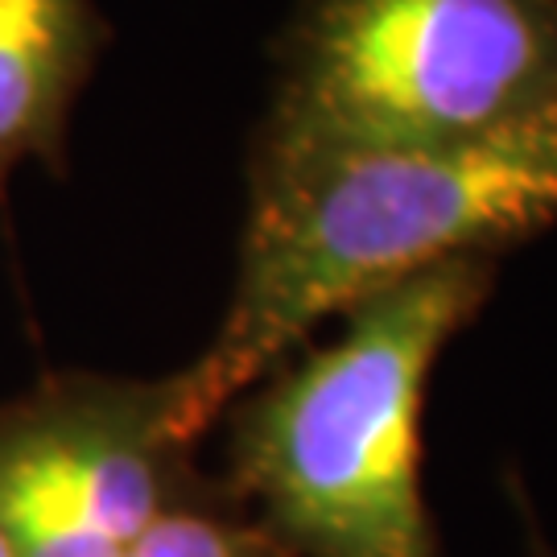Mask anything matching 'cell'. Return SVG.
Listing matches in <instances>:
<instances>
[{"label":"cell","mask_w":557,"mask_h":557,"mask_svg":"<svg viewBox=\"0 0 557 557\" xmlns=\"http://www.w3.org/2000/svg\"><path fill=\"white\" fill-rule=\"evenodd\" d=\"M0 557H9V549H4V541H0Z\"/></svg>","instance_id":"7"},{"label":"cell","mask_w":557,"mask_h":557,"mask_svg":"<svg viewBox=\"0 0 557 557\" xmlns=\"http://www.w3.org/2000/svg\"><path fill=\"white\" fill-rule=\"evenodd\" d=\"M124 557H289L252 517L232 512V499L199 492L170 508Z\"/></svg>","instance_id":"6"},{"label":"cell","mask_w":557,"mask_h":557,"mask_svg":"<svg viewBox=\"0 0 557 557\" xmlns=\"http://www.w3.org/2000/svg\"><path fill=\"white\" fill-rule=\"evenodd\" d=\"M496 285V257L405 277L338 314L239 393L227 499L289 557H434L421 496V405L446 343Z\"/></svg>","instance_id":"2"},{"label":"cell","mask_w":557,"mask_h":557,"mask_svg":"<svg viewBox=\"0 0 557 557\" xmlns=\"http://www.w3.org/2000/svg\"><path fill=\"white\" fill-rule=\"evenodd\" d=\"M549 223L557 108L462 140H252L232 298L211 343L178 372L190 438H207L326 319L446 260L499 257Z\"/></svg>","instance_id":"1"},{"label":"cell","mask_w":557,"mask_h":557,"mask_svg":"<svg viewBox=\"0 0 557 557\" xmlns=\"http://www.w3.org/2000/svg\"><path fill=\"white\" fill-rule=\"evenodd\" d=\"M108 38L96 0H0V195L25 161L62 174L75 103Z\"/></svg>","instance_id":"5"},{"label":"cell","mask_w":557,"mask_h":557,"mask_svg":"<svg viewBox=\"0 0 557 557\" xmlns=\"http://www.w3.org/2000/svg\"><path fill=\"white\" fill-rule=\"evenodd\" d=\"M269 145L487 137L557 108V0H298Z\"/></svg>","instance_id":"3"},{"label":"cell","mask_w":557,"mask_h":557,"mask_svg":"<svg viewBox=\"0 0 557 557\" xmlns=\"http://www.w3.org/2000/svg\"><path fill=\"white\" fill-rule=\"evenodd\" d=\"M178 372H50L0 405L9 557H124L202 487Z\"/></svg>","instance_id":"4"}]
</instances>
